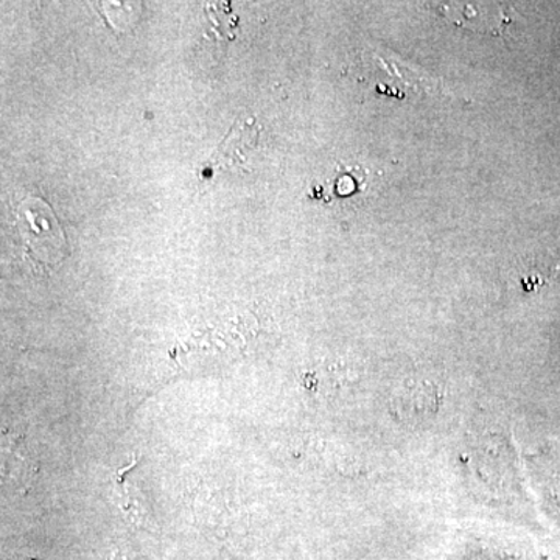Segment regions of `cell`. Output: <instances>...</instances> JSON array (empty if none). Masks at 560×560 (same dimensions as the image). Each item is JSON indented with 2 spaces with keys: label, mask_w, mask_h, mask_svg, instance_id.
Returning <instances> with one entry per match:
<instances>
[{
  "label": "cell",
  "mask_w": 560,
  "mask_h": 560,
  "mask_svg": "<svg viewBox=\"0 0 560 560\" xmlns=\"http://www.w3.org/2000/svg\"><path fill=\"white\" fill-rule=\"evenodd\" d=\"M18 231L24 249L35 264L55 267L68 254L65 234L49 206L39 198H27L18 210Z\"/></svg>",
  "instance_id": "cell-1"
}]
</instances>
